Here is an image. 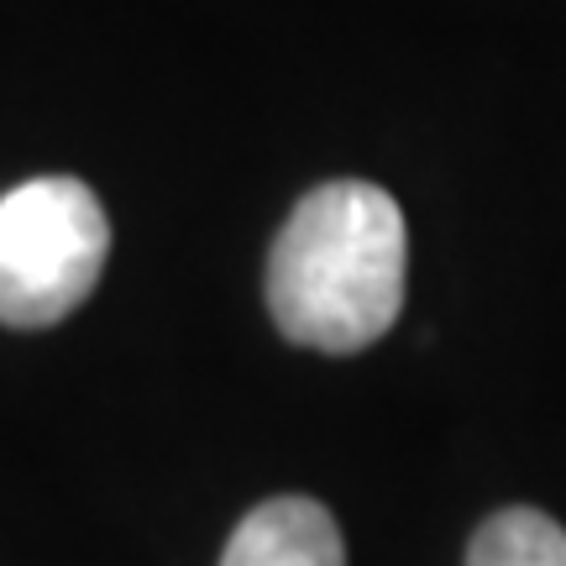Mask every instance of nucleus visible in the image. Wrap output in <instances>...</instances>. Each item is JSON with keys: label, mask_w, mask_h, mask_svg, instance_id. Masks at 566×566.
Segmentation results:
<instances>
[{"label": "nucleus", "mask_w": 566, "mask_h": 566, "mask_svg": "<svg viewBox=\"0 0 566 566\" xmlns=\"http://www.w3.org/2000/svg\"><path fill=\"white\" fill-rule=\"evenodd\" d=\"M405 210L367 179L310 189L268 252V310L294 346L352 357L405 310Z\"/></svg>", "instance_id": "f257e3e1"}, {"label": "nucleus", "mask_w": 566, "mask_h": 566, "mask_svg": "<svg viewBox=\"0 0 566 566\" xmlns=\"http://www.w3.org/2000/svg\"><path fill=\"white\" fill-rule=\"evenodd\" d=\"M111 252L95 189L80 179H27L0 195V325L42 331L80 310Z\"/></svg>", "instance_id": "f03ea898"}, {"label": "nucleus", "mask_w": 566, "mask_h": 566, "mask_svg": "<svg viewBox=\"0 0 566 566\" xmlns=\"http://www.w3.org/2000/svg\"><path fill=\"white\" fill-rule=\"evenodd\" d=\"M221 566H346V541L325 504L283 493L237 525Z\"/></svg>", "instance_id": "7ed1b4c3"}, {"label": "nucleus", "mask_w": 566, "mask_h": 566, "mask_svg": "<svg viewBox=\"0 0 566 566\" xmlns=\"http://www.w3.org/2000/svg\"><path fill=\"white\" fill-rule=\"evenodd\" d=\"M467 566H566V530L541 509H499L478 525Z\"/></svg>", "instance_id": "20e7f679"}]
</instances>
